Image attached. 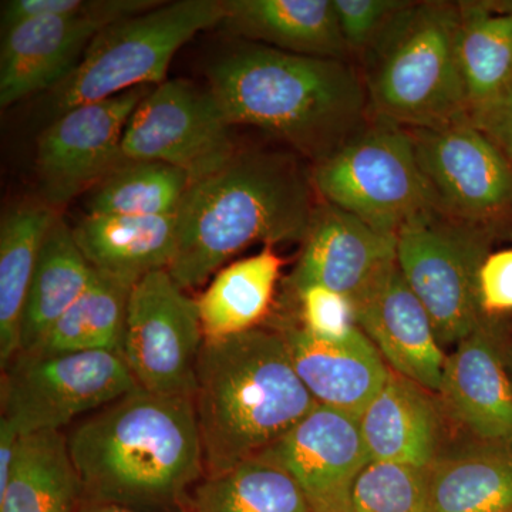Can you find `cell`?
Instances as JSON below:
<instances>
[{"mask_svg": "<svg viewBox=\"0 0 512 512\" xmlns=\"http://www.w3.org/2000/svg\"><path fill=\"white\" fill-rule=\"evenodd\" d=\"M256 458L288 473L312 512H352L353 487L370 463L359 419L320 404Z\"/></svg>", "mask_w": 512, "mask_h": 512, "instance_id": "cell-14", "label": "cell"}, {"mask_svg": "<svg viewBox=\"0 0 512 512\" xmlns=\"http://www.w3.org/2000/svg\"><path fill=\"white\" fill-rule=\"evenodd\" d=\"M276 330L285 340L296 375L320 406L360 419L392 372L360 328L340 342L313 338L291 319L281 320Z\"/></svg>", "mask_w": 512, "mask_h": 512, "instance_id": "cell-18", "label": "cell"}, {"mask_svg": "<svg viewBox=\"0 0 512 512\" xmlns=\"http://www.w3.org/2000/svg\"><path fill=\"white\" fill-rule=\"evenodd\" d=\"M505 359H507V366H508V370H510V375H511V379H512V353L510 356L505 357Z\"/></svg>", "mask_w": 512, "mask_h": 512, "instance_id": "cell-40", "label": "cell"}, {"mask_svg": "<svg viewBox=\"0 0 512 512\" xmlns=\"http://www.w3.org/2000/svg\"><path fill=\"white\" fill-rule=\"evenodd\" d=\"M322 200L396 237L414 215L433 208L409 130L369 116L328 157L313 164Z\"/></svg>", "mask_w": 512, "mask_h": 512, "instance_id": "cell-7", "label": "cell"}, {"mask_svg": "<svg viewBox=\"0 0 512 512\" xmlns=\"http://www.w3.org/2000/svg\"><path fill=\"white\" fill-rule=\"evenodd\" d=\"M2 370V417L22 434L63 431L140 387L123 356L107 350H20Z\"/></svg>", "mask_w": 512, "mask_h": 512, "instance_id": "cell-9", "label": "cell"}, {"mask_svg": "<svg viewBox=\"0 0 512 512\" xmlns=\"http://www.w3.org/2000/svg\"><path fill=\"white\" fill-rule=\"evenodd\" d=\"M313 194L312 174L291 153L237 151L185 192L168 272L187 291L255 242H303L316 208Z\"/></svg>", "mask_w": 512, "mask_h": 512, "instance_id": "cell-3", "label": "cell"}, {"mask_svg": "<svg viewBox=\"0 0 512 512\" xmlns=\"http://www.w3.org/2000/svg\"><path fill=\"white\" fill-rule=\"evenodd\" d=\"M76 512H141L130 510V508L120 507V505L99 503V501L86 500L83 498L82 503L77 507ZM187 512V511H177Z\"/></svg>", "mask_w": 512, "mask_h": 512, "instance_id": "cell-39", "label": "cell"}, {"mask_svg": "<svg viewBox=\"0 0 512 512\" xmlns=\"http://www.w3.org/2000/svg\"><path fill=\"white\" fill-rule=\"evenodd\" d=\"M154 87H137L110 99L80 104L52 120L40 134L36 170L43 201L63 207L93 190L127 160L124 130L140 101Z\"/></svg>", "mask_w": 512, "mask_h": 512, "instance_id": "cell-13", "label": "cell"}, {"mask_svg": "<svg viewBox=\"0 0 512 512\" xmlns=\"http://www.w3.org/2000/svg\"><path fill=\"white\" fill-rule=\"evenodd\" d=\"M94 275L96 271L74 239L73 228L57 214L47 229L26 298L20 350L32 349L42 340L86 292Z\"/></svg>", "mask_w": 512, "mask_h": 512, "instance_id": "cell-24", "label": "cell"}, {"mask_svg": "<svg viewBox=\"0 0 512 512\" xmlns=\"http://www.w3.org/2000/svg\"><path fill=\"white\" fill-rule=\"evenodd\" d=\"M410 2L404 0H333L349 53L365 55L383 30Z\"/></svg>", "mask_w": 512, "mask_h": 512, "instance_id": "cell-35", "label": "cell"}, {"mask_svg": "<svg viewBox=\"0 0 512 512\" xmlns=\"http://www.w3.org/2000/svg\"><path fill=\"white\" fill-rule=\"evenodd\" d=\"M74 239L94 271L133 288L138 281L170 268L177 248V220L86 214L73 227Z\"/></svg>", "mask_w": 512, "mask_h": 512, "instance_id": "cell-22", "label": "cell"}, {"mask_svg": "<svg viewBox=\"0 0 512 512\" xmlns=\"http://www.w3.org/2000/svg\"><path fill=\"white\" fill-rule=\"evenodd\" d=\"M57 212L45 201H23L0 222V365L20 350V326L47 229Z\"/></svg>", "mask_w": 512, "mask_h": 512, "instance_id": "cell-23", "label": "cell"}, {"mask_svg": "<svg viewBox=\"0 0 512 512\" xmlns=\"http://www.w3.org/2000/svg\"><path fill=\"white\" fill-rule=\"evenodd\" d=\"M191 185L185 171L158 161L126 160L87 192L90 215L167 217L177 214Z\"/></svg>", "mask_w": 512, "mask_h": 512, "instance_id": "cell-30", "label": "cell"}, {"mask_svg": "<svg viewBox=\"0 0 512 512\" xmlns=\"http://www.w3.org/2000/svg\"><path fill=\"white\" fill-rule=\"evenodd\" d=\"M352 512H434L430 468L367 464L353 487Z\"/></svg>", "mask_w": 512, "mask_h": 512, "instance_id": "cell-32", "label": "cell"}, {"mask_svg": "<svg viewBox=\"0 0 512 512\" xmlns=\"http://www.w3.org/2000/svg\"><path fill=\"white\" fill-rule=\"evenodd\" d=\"M434 210L498 232L512 212V164L470 120L409 130Z\"/></svg>", "mask_w": 512, "mask_h": 512, "instance_id": "cell-11", "label": "cell"}, {"mask_svg": "<svg viewBox=\"0 0 512 512\" xmlns=\"http://www.w3.org/2000/svg\"><path fill=\"white\" fill-rule=\"evenodd\" d=\"M82 500L66 434H22L12 477L0 494V512H76Z\"/></svg>", "mask_w": 512, "mask_h": 512, "instance_id": "cell-27", "label": "cell"}, {"mask_svg": "<svg viewBox=\"0 0 512 512\" xmlns=\"http://www.w3.org/2000/svg\"><path fill=\"white\" fill-rule=\"evenodd\" d=\"M434 512H512V446L481 443L430 467Z\"/></svg>", "mask_w": 512, "mask_h": 512, "instance_id": "cell-26", "label": "cell"}, {"mask_svg": "<svg viewBox=\"0 0 512 512\" xmlns=\"http://www.w3.org/2000/svg\"><path fill=\"white\" fill-rule=\"evenodd\" d=\"M229 35L293 55L348 60L333 0H224Z\"/></svg>", "mask_w": 512, "mask_h": 512, "instance_id": "cell-20", "label": "cell"}, {"mask_svg": "<svg viewBox=\"0 0 512 512\" xmlns=\"http://www.w3.org/2000/svg\"><path fill=\"white\" fill-rule=\"evenodd\" d=\"M458 25V2H410L387 25L363 55L370 116L407 130L466 119Z\"/></svg>", "mask_w": 512, "mask_h": 512, "instance_id": "cell-5", "label": "cell"}, {"mask_svg": "<svg viewBox=\"0 0 512 512\" xmlns=\"http://www.w3.org/2000/svg\"><path fill=\"white\" fill-rule=\"evenodd\" d=\"M291 291L318 285L356 302L397 264V241L329 202L316 204Z\"/></svg>", "mask_w": 512, "mask_h": 512, "instance_id": "cell-15", "label": "cell"}, {"mask_svg": "<svg viewBox=\"0 0 512 512\" xmlns=\"http://www.w3.org/2000/svg\"><path fill=\"white\" fill-rule=\"evenodd\" d=\"M497 232L429 208L396 235L397 266L429 312L441 346H456L485 319L478 275Z\"/></svg>", "mask_w": 512, "mask_h": 512, "instance_id": "cell-8", "label": "cell"}, {"mask_svg": "<svg viewBox=\"0 0 512 512\" xmlns=\"http://www.w3.org/2000/svg\"><path fill=\"white\" fill-rule=\"evenodd\" d=\"M429 390L390 372L360 416L370 463L430 468L439 457L440 421Z\"/></svg>", "mask_w": 512, "mask_h": 512, "instance_id": "cell-21", "label": "cell"}, {"mask_svg": "<svg viewBox=\"0 0 512 512\" xmlns=\"http://www.w3.org/2000/svg\"><path fill=\"white\" fill-rule=\"evenodd\" d=\"M500 348L485 318L446 357L437 394L478 441L512 446V379Z\"/></svg>", "mask_w": 512, "mask_h": 512, "instance_id": "cell-17", "label": "cell"}, {"mask_svg": "<svg viewBox=\"0 0 512 512\" xmlns=\"http://www.w3.org/2000/svg\"><path fill=\"white\" fill-rule=\"evenodd\" d=\"M284 265L274 247L220 269L197 299L207 340L224 339L259 328L268 315Z\"/></svg>", "mask_w": 512, "mask_h": 512, "instance_id": "cell-25", "label": "cell"}, {"mask_svg": "<svg viewBox=\"0 0 512 512\" xmlns=\"http://www.w3.org/2000/svg\"><path fill=\"white\" fill-rule=\"evenodd\" d=\"M467 117L512 164V87L498 99L474 107Z\"/></svg>", "mask_w": 512, "mask_h": 512, "instance_id": "cell-37", "label": "cell"}, {"mask_svg": "<svg viewBox=\"0 0 512 512\" xmlns=\"http://www.w3.org/2000/svg\"><path fill=\"white\" fill-rule=\"evenodd\" d=\"M83 498L141 512L185 511L205 474L194 397L138 387L66 433Z\"/></svg>", "mask_w": 512, "mask_h": 512, "instance_id": "cell-1", "label": "cell"}, {"mask_svg": "<svg viewBox=\"0 0 512 512\" xmlns=\"http://www.w3.org/2000/svg\"><path fill=\"white\" fill-rule=\"evenodd\" d=\"M194 403L207 474L258 457L319 406L281 333L265 328L205 339Z\"/></svg>", "mask_w": 512, "mask_h": 512, "instance_id": "cell-4", "label": "cell"}, {"mask_svg": "<svg viewBox=\"0 0 512 512\" xmlns=\"http://www.w3.org/2000/svg\"><path fill=\"white\" fill-rule=\"evenodd\" d=\"M163 2L158 0H8L2 2V32L40 18H82L103 25L133 18Z\"/></svg>", "mask_w": 512, "mask_h": 512, "instance_id": "cell-33", "label": "cell"}, {"mask_svg": "<svg viewBox=\"0 0 512 512\" xmlns=\"http://www.w3.org/2000/svg\"><path fill=\"white\" fill-rule=\"evenodd\" d=\"M22 433L10 421L0 417V494L8 487L18 460Z\"/></svg>", "mask_w": 512, "mask_h": 512, "instance_id": "cell-38", "label": "cell"}, {"mask_svg": "<svg viewBox=\"0 0 512 512\" xmlns=\"http://www.w3.org/2000/svg\"><path fill=\"white\" fill-rule=\"evenodd\" d=\"M208 90L229 126L259 128L312 164L369 119L362 74L348 60L241 43L210 64Z\"/></svg>", "mask_w": 512, "mask_h": 512, "instance_id": "cell-2", "label": "cell"}, {"mask_svg": "<svg viewBox=\"0 0 512 512\" xmlns=\"http://www.w3.org/2000/svg\"><path fill=\"white\" fill-rule=\"evenodd\" d=\"M478 301L484 318L512 313V249L485 258L478 275Z\"/></svg>", "mask_w": 512, "mask_h": 512, "instance_id": "cell-36", "label": "cell"}, {"mask_svg": "<svg viewBox=\"0 0 512 512\" xmlns=\"http://www.w3.org/2000/svg\"><path fill=\"white\" fill-rule=\"evenodd\" d=\"M106 26L82 18H40L2 32L0 107L59 86Z\"/></svg>", "mask_w": 512, "mask_h": 512, "instance_id": "cell-19", "label": "cell"}, {"mask_svg": "<svg viewBox=\"0 0 512 512\" xmlns=\"http://www.w3.org/2000/svg\"><path fill=\"white\" fill-rule=\"evenodd\" d=\"M187 512H312L299 485L274 464L252 458L205 474L192 488Z\"/></svg>", "mask_w": 512, "mask_h": 512, "instance_id": "cell-29", "label": "cell"}, {"mask_svg": "<svg viewBox=\"0 0 512 512\" xmlns=\"http://www.w3.org/2000/svg\"><path fill=\"white\" fill-rule=\"evenodd\" d=\"M458 8V60L470 111L512 87V5L458 2Z\"/></svg>", "mask_w": 512, "mask_h": 512, "instance_id": "cell-28", "label": "cell"}, {"mask_svg": "<svg viewBox=\"0 0 512 512\" xmlns=\"http://www.w3.org/2000/svg\"><path fill=\"white\" fill-rule=\"evenodd\" d=\"M357 326L397 375L439 393L446 353L429 312L394 265L353 302Z\"/></svg>", "mask_w": 512, "mask_h": 512, "instance_id": "cell-16", "label": "cell"}, {"mask_svg": "<svg viewBox=\"0 0 512 512\" xmlns=\"http://www.w3.org/2000/svg\"><path fill=\"white\" fill-rule=\"evenodd\" d=\"M292 292L298 303L299 318L296 322L313 338L340 342L359 328L355 306L348 296L318 285Z\"/></svg>", "mask_w": 512, "mask_h": 512, "instance_id": "cell-34", "label": "cell"}, {"mask_svg": "<svg viewBox=\"0 0 512 512\" xmlns=\"http://www.w3.org/2000/svg\"><path fill=\"white\" fill-rule=\"evenodd\" d=\"M229 128L210 90L188 80H165L131 114L121 148L127 160L173 165L195 183L237 154Z\"/></svg>", "mask_w": 512, "mask_h": 512, "instance_id": "cell-12", "label": "cell"}, {"mask_svg": "<svg viewBox=\"0 0 512 512\" xmlns=\"http://www.w3.org/2000/svg\"><path fill=\"white\" fill-rule=\"evenodd\" d=\"M224 15V0H178L101 29L76 69L47 93L52 120L80 104L164 83L178 50Z\"/></svg>", "mask_w": 512, "mask_h": 512, "instance_id": "cell-6", "label": "cell"}, {"mask_svg": "<svg viewBox=\"0 0 512 512\" xmlns=\"http://www.w3.org/2000/svg\"><path fill=\"white\" fill-rule=\"evenodd\" d=\"M204 342L197 301L168 269L133 286L120 355L141 389L194 397Z\"/></svg>", "mask_w": 512, "mask_h": 512, "instance_id": "cell-10", "label": "cell"}, {"mask_svg": "<svg viewBox=\"0 0 512 512\" xmlns=\"http://www.w3.org/2000/svg\"><path fill=\"white\" fill-rule=\"evenodd\" d=\"M131 289L96 272L92 284L32 349L43 353H120Z\"/></svg>", "mask_w": 512, "mask_h": 512, "instance_id": "cell-31", "label": "cell"}]
</instances>
